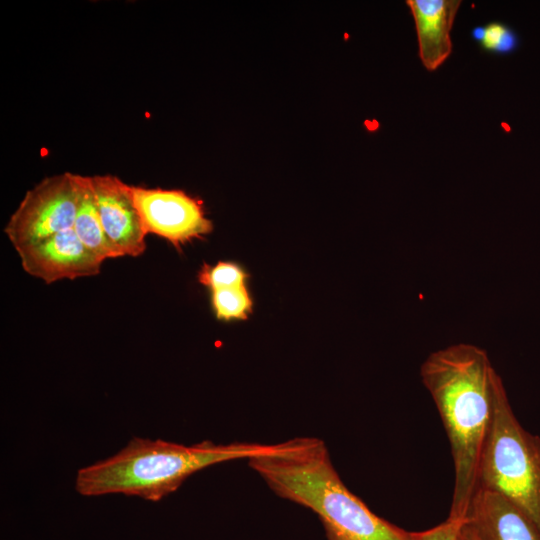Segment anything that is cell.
Instances as JSON below:
<instances>
[{
    "label": "cell",
    "mask_w": 540,
    "mask_h": 540,
    "mask_svg": "<svg viewBox=\"0 0 540 540\" xmlns=\"http://www.w3.org/2000/svg\"><path fill=\"white\" fill-rule=\"evenodd\" d=\"M211 305L219 320H244L252 311V299L245 286L211 291Z\"/></svg>",
    "instance_id": "cell-12"
},
{
    "label": "cell",
    "mask_w": 540,
    "mask_h": 540,
    "mask_svg": "<svg viewBox=\"0 0 540 540\" xmlns=\"http://www.w3.org/2000/svg\"><path fill=\"white\" fill-rule=\"evenodd\" d=\"M459 540H483V539L480 537L477 531L468 522H466V520H464L460 528Z\"/></svg>",
    "instance_id": "cell-16"
},
{
    "label": "cell",
    "mask_w": 540,
    "mask_h": 540,
    "mask_svg": "<svg viewBox=\"0 0 540 540\" xmlns=\"http://www.w3.org/2000/svg\"><path fill=\"white\" fill-rule=\"evenodd\" d=\"M471 36L482 50L492 54H511L519 47V37L516 32L499 21L474 27Z\"/></svg>",
    "instance_id": "cell-13"
},
{
    "label": "cell",
    "mask_w": 540,
    "mask_h": 540,
    "mask_svg": "<svg viewBox=\"0 0 540 540\" xmlns=\"http://www.w3.org/2000/svg\"><path fill=\"white\" fill-rule=\"evenodd\" d=\"M78 206L73 230L80 241L102 261L122 254L108 239L97 208L91 176L75 174Z\"/></svg>",
    "instance_id": "cell-11"
},
{
    "label": "cell",
    "mask_w": 540,
    "mask_h": 540,
    "mask_svg": "<svg viewBox=\"0 0 540 540\" xmlns=\"http://www.w3.org/2000/svg\"><path fill=\"white\" fill-rule=\"evenodd\" d=\"M461 0H407L413 15L419 56L428 71L439 68L452 52L450 31Z\"/></svg>",
    "instance_id": "cell-10"
},
{
    "label": "cell",
    "mask_w": 540,
    "mask_h": 540,
    "mask_svg": "<svg viewBox=\"0 0 540 540\" xmlns=\"http://www.w3.org/2000/svg\"><path fill=\"white\" fill-rule=\"evenodd\" d=\"M420 375L445 428L454 465L449 517L465 519L477 488L495 387L501 377L485 350L467 343L431 353Z\"/></svg>",
    "instance_id": "cell-2"
},
{
    "label": "cell",
    "mask_w": 540,
    "mask_h": 540,
    "mask_svg": "<svg viewBox=\"0 0 540 540\" xmlns=\"http://www.w3.org/2000/svg\"><path fill=\"white\" fill-rule=\"evenodd\" d=\"M104 231L122 256H140L146 249L145 232L132 186L114 175L91 176Z\"/></svg>",
    "instance_id": "cell-8"
},
{
    "label": "cell",
    "mask_w": 540,
    "mask_h": 540,
    "mask_svg": "<svg viewBox=\"0 0 540 540\" xmlns=\"http://www.w3.org/2000/svg\"><path fill=\"white\" fill-rule=\"evenodd\" d=\"M16 251L24 271L46 284L62 279L95 276L100 273L103 263L80 241L73 229L59 232Z\"/></svg>",
    "instance_id": "cell-7"
},
{
    "label": "cell",
    "mask_w": 540,
    "mask_h": 540,
    "mask_svg": "<svg viewBox=\"0 0 540 540\" xmlns=\"http://www.w3.org/2000/svg\"><path fill=\"white\" fill-rule=\"evenodd\" d=\"M133 198L145 232L181 245L213 230L202 202L182 190L132 186Z\"/></svg>",
    "instance_id": "cell-6"
},
{
    "label": "cell",
    "mask_w": 540,
    "mask_h": 540,
    "mask_svg": "<svg viewBox=\"0 0 540 540\" xmlns=\"http://www.w3.org/2000/svg\"><path fill=\"white\" fill-rule=\"evenodd\" d=\"M477 487L506 498L531 521L540 535V436L521 425L502 379L495 387Z\"/></svg>",
    "instance_id": "cell-4"
},
{
    "label": "cell",
    "mask_w": 540,
    "mask_h": 540,
    "mask_svg": "<svg viewBox=\"0 0 540 540\" xmlns=\"http://www.w3.org/2000/svg\"><path fill=\"white\" fill-rule=\"evenodd\" d=\"M78 206L75 174L46 177L28 190L4 232L15 249L73 229Z\"/></svg>",
    "instance_id": "cell-5"
},
{
    "label": "cell",
    "mask_w": 540,
    "mask_h": 540,
    "mask_svg": "<svg viewBox=\"0 0 540 540\" xmlns=\"http://www.w3.org/2000/svg\"><path fill=\"white\" fill-rule=\"evenodd\" d=\"M483 540H540L531 521L500 494L478 487L466 516Z\"/></svg>",
    "instance_id": "cell-9"
},
{
    "label": "cell",
    "mask_w": 540,
    "mask_h": 540,
    "mask_svg": "<svg viewBox=\"0 0 540 540\" xmlns=\"http://www.w3.org/2000/svg\"><path fill=\"white\" fill-rule=\"evenodd\" d=\"M269 445L205 440L188 446L134 437L115 455L81 468L75 489L83 496L116 493L156 502L176 491L192 474L218 463L248 460L265 452Z\"/></svg>",
    "instance_id": "cell-3"
},
{
    "label": "cell",
    "mask_w": 540,
    "mask_h": 540,
    "mask_svg": "<svg viewBox=\"0 0 540 540\" xmlns=\"http://www.w3.org/2000/svg\"><path fill=\"white\" fill-rule=\"evenodd\" d=\"M247 274L237 264L219 261L216 265L204 264L198 273L199 282L210 290L246 285Z\"/></svg>",
    "instance_id": "cell-14"
},
{
    "label": "cell",
    "mask_w": 540,
    "mask_h": 540,
    "mask_svg": "<svg viewBox=\"0 0 540 540\" xmlns=\"http://www.w3.org/2000/svg\"><path fill=\"white\" fill-rule=\"evenodd\" d=\"M464 520L448 516L442 523L420 531L419 540H459V532Z\"/></svg>",
    "instance_id": "cell-15"
},
{
    "label": "cell",
    "mask_w": 540,
    "mask_h": 540,
    "mask_svg": "<svg viewBox=\"0 0 540 540\" xmlns=\"http://www.w3.org/2000/svg\"><path fill=\"white\" fill-rule=\"evenodd\" d=\"M247 461L277 496L314 512L327 540L420 539V532L378 516L352 493L336 471L325 442L317 437L270 444Z\"/></svg>",
    "instance_id": "cell-1"
}]
</instances>
